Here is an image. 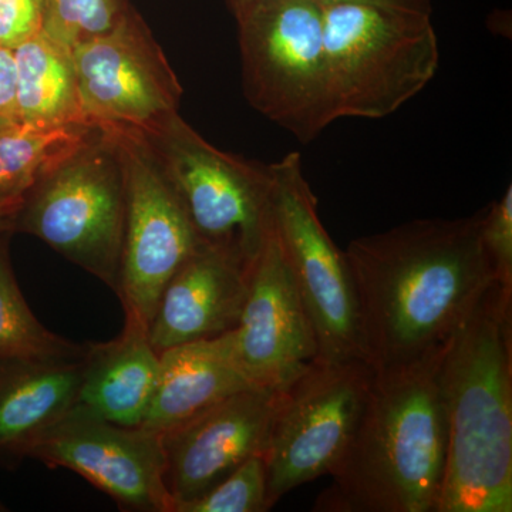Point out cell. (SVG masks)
I'll use <instances>...</instances> for the list:
<instances>
[{
	"mask_svg": "<svg viewBox=\"0 0 512 512\" xmlns=\"http://www.w3.org/2000/svg\"><path fill=\"white\" fill-rule=\"evenodd\" d=\"M345 255L373 370L444 348L498 282L481 239V212L404 222L353 239Z\"/></svg>",
	"mask_w": 512,
	"mask_h": 512,
	"instance_id": "cell-1",
	"label": "cell"
},
{
	"mask_svg": "<svg viewBox=\"0 0 512 512\" xmlns=\"http://www.w3.org/2000/svg\"><path fill=\"white\" fill-rule=\"evenodd\" d=\"M443 349L373 370L365 409L319 512H436L447 457Z\"/></svg>",
	"mask_w": 512,
	"mask_h": 512,
	"instance_id": "cell-2",
	"label": "cell"
},
{
	"mask_svg": "<svg viewBox=\"0 0 512 512\" xmlns=\"http://www.w3.org/2000/svg\"><path fill=\"white\" fill-rule=\"evenodd\" d=\"M447 457L436 512L512 511V288L494 282L440 363Z\"/></svg>",
	"mask_w": 512,
	"mask_h": 512,
	"instance_id": "cell-3",
	"label": "cell"
},
{
	"mask_svg": "<svg viewBox=\"0 0 512 512\" xmlns=\"http://www.w3.org/2000/svg\"><path fill=\"white\" fill-rule=\"evenodd\" d=\"M322 6L333 121L384 119L436 76L440 49L431 15L365 3Z\"/></svg>",
	"mask_w": 512,
	"mask_h": 512,
	"instance_id": "cell-4",
	"label": "cell"
},
{
	"mask_svg": "<svg viewBox=\"0 0 512 512\" xmlns=\"http://www.w3.org/2000/svg\"><path fill=\"white\" fill-rule=\"evenodd\" d=\"M124 218L123 157L116 138L101 131L29 192L12 231L40 239L116 292Z\"/></svg>",
	"mask_w": 512,
	"mask_h": 512,
	"instance_id": "cell-5",
	"label": "cell"
},
{
	"mask_svg": "<svg viewBox=\"0 0 512 512\" xmlns=\"http://www.w3.org/2000/svg\"><path fill=\"white\" fill-rule=\"evenodd\" d=\"M141 137L201 244L252 264L274 229L269 164L212 146L180 114Z\"/></svg>",
	"mask_w": 512,
	"mask_h": 512,
	"instance_id": "cell-6",
	"label": "cell"
},
{
	"mask_svg": "<svg viewBox=\"0 0 512 512\" xmlns=\"http://www.w3.org/2000/svg\"><path fill=\"white\" fill-rule=\"evenodd\" d=\"M237 23L245 99L298 141L311 143L333 123L323 6L265 0Z\"/></svg>",
	"mask_w": 512,
	"mask_h": 512,
	"instance_id": "cell-7",
	"label": "cell"
},
{
	"mask_svg": "<svg viewBox=\"0 0 512 512\" xmlns=\"http://www.w3.org/2000/svg\"><path fill=\"white\" fill-rule=\"evenodd\" d=\"M274 231L325 362H366L359 306L345 251L323 227L299 153L269 164Z\"/></svg>",
	"mask_w": 512,
	"mask_h": 512,
	"instance_id": "cell-8",
	"label": "cell"
},
{
	"mask_svg": "<svg viewBox=\"0 0 512 512\" xmlns=\"http://www.w3.org/2000/svg\"><path fill=\"white\" fill-rule=\"evenodd\" d=\"M372 379L366 362L319 359L278 390L264 453L271 508L289 491L332 474L355 434Z\"/></svg>",
	"mask_w": 512,
	"mask_h": 512,
	"instance_id": "cell-9",
	"label": "cell"
},
{
	"mask_svg": "<svg viewBox=\"0 0 512 512\" xmlns=\"http://www.w3.org/2000/svg\"><path fill=\"white\" fill-rule=\"evenodd\" d=\"M80 107L104 133L147 136L178 114L180 82L137 12L72 50Z\"/></svg>",
	"mask_w": 512,
	"mask_h": 512,
	"instance_id": "cell-10",
	"label": "cell"
},
{
	"mask_svg": "<svg viewBox=\"0 0 512 512\" xmlns=\"http://www.w3.org/2000/svg\"><path fill=\"white\" fill-rule=\"evenodd\" d=\"M126 174V218L116 295L126 319L148 329L158 299L201 241L146 140L110 133Z\"/></svg>",
	"mask_w": 512,
	"mask_h": 512,
	"instance_id": "cell-11",
	"label": "cell"
},
{
	"mask_svg": "<svg viewBox=\"0 0 512 512\" xmlns=\"http://www.w3.org/2000/svg\"><path fill=\"white\" fill-rule=\"evenodd\" d=\"M29 458L73 471L121 511H174L165 487L161 434L154 431L72 412L37 441Z\"/></svg>",
	"mask_w": 512,
	"mask_h": 512,
	"instance_id": "cell-12",
	"label": "cell"
},
{
	"mask_svg": "<svg viewBox=\"0 0 512 512\" xmlns=\"http://www.w3.org/2000/svg\"><path fill=\"white\" fill-rule=\"evenodd\" d=\"M229 333L238 366L256 387L284 389L319 360L315 329L274 229L256 256L241 319Z\"/></svg>",
	"mask_w": 512,
	"mask_h": 512,
	"instance_id": "cell-13",
	"label": "cell"
},
{
	"mask_svg": "<svg viewBox=\"0 0 512 512\" xmlns=\"http://www.w3.org/2000/svg\"><path fill=\"white\" fill-rule=\"evenodd\" d=\"M278 390L249 387L161 434L174 511L197 500L251 457H264Z\"/></svg>",
	"mask_w": 512,
	"mask_h": 512,
	"instance_id": "cell-14",
	"label": "cell"
},
{
	"mask_svg": "<svg viewBox=\"0 0 512 512\" xmlns=\"http://www.w3.org/2000/svg\"><path fill=\"white\" fill-rule=\"evenodd\" d=\"M255 262V261H254ZM254 262L201 244L165 285L147 335L158 355L237 328Z\"/></svg>",
	"mask_w": 512,
	"mask_h": 512,
	"instance_id": "cell-15",
	"label": "cell"
},
{
	"mask_svg": "<svg viewBox=\"0 0 512 512\" xmlns=\"http://www.w3.org/2000/svg\"><path fill=\"white\" fill-rule=\"evenodd\" d=\"M84 352L0 360V468L18 467L37 441L72 413Z\"/></svg>",
	"mask_w": 512,
	"mask_h": 512,
	"instance_id": "cell-16",
	"label": "cell"
},
{
	"mask_svg": "<svg viewBox=\"0 0 512 512\" xmlns=\"http://www.w3.org/2000/svg\"><path fill=\"white\" fill-rule=\"evenodd\" d=\"M160 355L147 329L126 319L123 332L87 343L82 380L72 412L126 427H140L156 392Z\"/></svg>",
	"mask_w": 512,
	"mask_h": 512,
	"instance_id": "cell-17",
	"label": "cell"
},
{
	"mask_svg": "<svg viewBox=\"0 0 512 512\" xmlns=\"http://www.w3.org/2000/svg\"><path fill=\"white\" fill-rule=\"evenodd\" d=\"M249 387L231 333L174 346L160 353L156 392L140 427L167 433Z\"/></svg>",
	"mask_w": 512,
	"mask_h": 512,
	"instance_id": "cell-18",
	"label": "cell"
},
{
	"mask_svg": "<svg viewBox=\"0 0 512 512\" xmlns=\"http://www.w3.org/2000/svg\"><path fill=\"white\" fill-rule=\"evenodd\" d=\"M100 128L90 124L0 126V212L15 217L30 191L64 161L94 140Z\"/></svg>",
	"mask_w": 512,
	"mask_h": 512,
	"instance_id": "cell-19",
	"label": "cell"
},
{
	"mask_svg": "<svg viewBox=\"0 0 512 512\" xmlns=\"http://www.w3.org/2000/svg\"><path fill=\"white\" fill-rule=\"evenodd\" d=\"M18 119L33 124H87L80 107L72 53L40 30L13 49Z\"/></svg>",
	"mask_w": 512,
	"mask_h": 512,
	"instance_id": "cell-20",
	"label": "cell"
},
{
	"mask_svg": "<svg viewBox=\"0 0 512 512\" xmlns=\"http://www.w3.org/2000/svg\"><path fill=\"white\" fill-rule=\"evenodd\" d=\"M9 234H0V360L82 355L86 343L50 332L29 308L10 264Z\"/></svg>",
	"mask_w": 512,
	"mask_h": 512,
	"instance_id": "cell-21",
	"label": "cell"
},
{
	"mask_svg": "<svg viewBox=\"0 0 512 512\" xmlns=\"http://www.w3.org/2000/svg\"><path fill=\"white\" fill-rule=\"evenodd\" d=\"M134 12L130 0H43L42 32L72 53L113 32Z\"/></svg>",
	"mask_w": 512,
	"mask_h": 512,
	"instance_id": "cell-22",
	"label": "cell"
},
{
	"mask_svg": "<svg viewBox=\"0 0 512 512\" xmlns=\"http://www.w3.org/2000/svg\"><path fill=\"white\" fill-rule=\"evenodd\" d=\"M271 510L264 457L255 456L221 483L175 512H265Z\"/></svg>",
	"mask_w": 512,
	"mask_h": 512,
	"instance_id": "cell-23",
	"label": "cell"
},
{
	"mask_svg": "<svg viewBox=\"0 0 512 512\" xmlns=\"http://www.w3.org/2000/svg\"><path fill=\"white\" fill-rule=\"evenodd\" d=\"M481 239L493 265L495 278L512 288V187L500 200L481 211Z\"/></svg>",
	"mask_w": 512,
	"mask_h": 512,
	"instance_id": "cell-24",
	"label": "cell"
},
{
	"mask_svg": "<svg viewBox=\"0 0 512 512\" xmlns=\"http://www.w3.org/2000/svg\"><path fill=\"white\" fill-rule=\"evenodd\" d=\"M43 26V0H0V46L15 49Z\"/></svg>",
	"mask_w": 512,
	"mask_h": 512,
	"instance_id": "cell-25",
	"label": "cell"
},
{
	"mask_svg": "<svg viewBox=\"0 0 512 512\" xmlns=\"http://www.w3.org/2000/svg\"><path fill=\"white\" fill-rule=\"evenodd\" d=\"M18 120L15 55L13 49L0 46V126Z\"/></svg>",
	"mask_w": 512,
	"mask_h": 512,
	"instance_id": "cell-26",
	"label": "cell"
},
{
	"mask_svg": "<svg viewBox=\"0 0 512 512\" xmlns=\"http://www.w3.org/2000/svg\"><path fill=\"white\" fill-rule=\"evenodd\" d=\"M316 2H319L320 5H329V3H365V5L382 6V8L431 15V0H316Z\"/></svg>",
	"mask_w": 512,
	"mask_h": 512,
	"instance_id": "cell-27",
	"label": "cell"
},
{
	"mask_svg": "<svg viewBox=\"0 0 512 512\" xmlns=\"http://www.w3.org/2000/svg\"><path fill=\"white\" fill-rule=\"evenodd\" d=\"M265 0H227L232 15L238 20L244 19L256 6L261 5Z\"/></svg>",
	"mask_w": 512,
	"mask_h": 512,
	"instance_id": "cell-28",
	"label": "cell"
},
{
	"mask_svg": "<svg viewBox=\"0 0 512 512\" xmlns=\"http://www.w3.org/2000/svg\"><path fill=\"white\" fill-rule=\"evenodd\" d=\"M12 221H13L12 217H9V215L3 214V212H0V234H5V232H13L12 231Z\"/></svg>",
	"mask_w": 512,
	"mask_h": 512,
	"instance_id": "cell-29",
	"label": "cell"
},
{
	"mask_svg": "<svg viewBox=\"0 0 512 512\" xmlns=\"http://www.w3.org/2000/svg\"><path fill=\"white\" fill-rule=\"evenodd\" d=\"M8 511V508H6L5 503H3L2 500H0V512Z\"/></svg>",
	"mask_w": 512,
	"mask_h": 512,
	"instance_id": "cell-30",
	"label": "cell"
}]
</instances>
